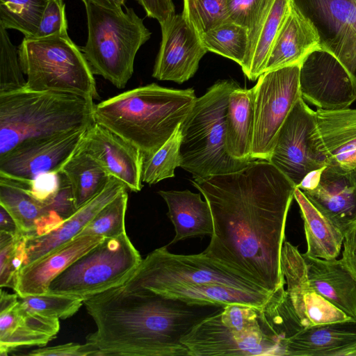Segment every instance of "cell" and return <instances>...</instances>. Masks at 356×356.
Here are the masks:
<instances>
[{
	"label": "cell",
	"instance_id": "6da1fadb",
	"mask_svg": "<svg viewBox=\"0 0 356 356\" xmlns=\"http://www.w3.org/2000/svg\"><path fill=\"white\" fill-rule=\"evenodd\" d=\"M208 202L213 232L202 254L270 293L286 281L281 254L296 186L266 160L228 174L193 178Z\"/></svg>",
	"mask_w": 356,
	"mask_h": 356
},
{
	"label": "cell",
	"instance_id": "7a4b0ae2",
	"mask_svg": "<svg viewBox=\"0 0 356 356\" xmlns=\"http://www.w3.org/2000/svg\"><path fill=\"white\" fill-rule=\"evenodd\" d=\"M83 305L97 327L86 337L92 356H189L183 337L224 308L120 286L84 300Z\"/></svg>",
	"mask_w": 356,
	"mask_h": 356
},
{
	"label": "cell",
	"instance_id": "3957f363",
	"mask_svg": "<svg viewBox=\"0 0 356 356\" xmlns=\"http://www.w3.org/2000/svg\"><path fill=\"white\" fill-rule=\"evenodd\" d=\"M196 99L193 88L173 89L152 83L95 104L94 118L136 147L144 159L168 140Z\"/></svg>",
	"mask_w": 356,
	"mask_h": 356
},
{
	"label": "cell",
	"instance_id": "277c9868",
	"mask_svg": "<svg viewBox=\"0 0 356 356\" xmlns=\"http://www.w3.org/2000/svg\"><path fill=\"white\" fill-rule=\"evenodd\" d=\"M95 105L89 97L26 87L0 93V157L26 141L88 129Z\"/></svg>",
	"mask_w": 356,
	"mask_h": 356
},
{
	"label": "cell",
	"instance_id": "5b68a950",
	"mask_svg": "<svg viewBox=\"0 0 356 356\" xmlns=\"http://www.w3.org/2000/svg\"><path fill=\"white\" fill-rule=\"evenodd\" d=\"M238 86L232 80L216 81L203 95L197 97L180 124V167L193 178L234 172L249 163L233 159L225 148L228 99Z\"/></svg>",
	"mask_w": 356,
	"mask_h": 356
},
{
	"label": "cell",
	"instance_id": "8992f818",
	"mask_svg": "<svg viewBox=\"0 0 356 356\" xmlns=\"http://www.w3.org/2000/svg\"><path fill=\"white\" fill-rule=\"evenodd\" d=\"M85 5L88 37L81 47L94 74L123 88L134 73L136 55L151 37L132 8L111 9L92 2Z\"/></svg>",
	"mask_w": 356,
	"mask_h": 356
},
{
	"label": "cell",
	"instance_id": "52a82bcc",
	"mask_svg": "<svg viewBox=\"0 0 356 356\" xmlns=\"http://www.w3.org/2000/svg\"><path fill=\"white\" fill-rule=\"evenodd\" d=\"M26 88L99 99L94 74L68 33L24 38L18 46Z\"/></svg>",
	"mask_w": 356,
	"mask_h": 356
},
{
	"label": "cell",
	"instance_id": "ba28073f",
	"mask_svg": "<svg viewBox=\"0 0 356 356\" xmlns=\"http://www.w3.org/2000/svg\"><path fill=\"white\" fill-rule=\"evenodd\" d=\"M142 260L126 232L105 238L58 275L47 293L84 300L124 284Z\"/></svg>",
	"mask_w": 356,
	"mask_h": 356
},
{
	"label": "cell",
	"instance_id": "9c48e42d",
	"mask_svg": "<svg viewBox=\"0 0 356 356\" xmlns=\"http://www.w3.org/2000/svg\"><path fill=\"white\" fill-rule=\"evenodd\" d=\"M188 284H220L248 292L272 294L225 269L202 252L175 254L168 250V245L149 253L120 286L129 291L157 293Z\"/></svg>",
	"mask_w": 356,
	"mask_h": 356
},
{
	"label": "cell",
	"instance_id": "30bf717a",
	"mask_svg": "<svg viewBox=\"0 0 356 356\" xmlns=\"http://www.w3.org/2000/svg\"><path fill=\"white\" fill-rule=\"evenodd\" d=\"M300 70L293 65L264 72L252 88L253 160H268L280 128L301 97Z\"/></svg>",
	"mask_w": 356,
	"mask_h": 356
},
{
	"label": "cell",
	"instance_id": "8fae6325",
	"mask_svg": "<svg viewBox=\"0 0 356 356\" xmlns=\"http://www.w3.org/2000/svg\"><path fill=\"white\" fill-rule=\"evenodd\" d=\"M291 1L314 25L320 38L321 48L333 55L354 80L356 69V10L354 0Z\"/></svg>",
	"mask_w": 356,
	"mask_h": 356
},
{
	"label": "cell",
	"instance_id": "7c38bea8",
	"mask_svg": "<svg viewBox=\"0 0 356 356\" xmlns=\"http://www.w3.org/2000/svg\"><path fill=\"white\" fill-rule=\"evenodd\" d=\"M314 127V111L300 97L280 128L268 160L296 187L325 167L312 147Z\"/></svg>",
	"mask_w": 356,
	"mask_h": 356
},
{
	"label": "cell",
	"instance_id": "4fadbf2b",
	"mask_svg": "<svg viewBox=\"0 0 356 356\" xmlns=\"http://www.w3.org/2000/svg\"><path fill=\"white\" fill-rule=\"evenodd\" d=\"M215 313L195 325L181 339L189 356L280 355V346L264 331H238L225 325Z\"/></svg>",
	"mask_w": 356,
	"mask_h": 356
},
{
	"label": "cell",
	"instance_id": "5bb4252c",
	"mask_svg": "<svg viewBox=\"0 0 356 356\" xmlns=\"http://www.w3.org/2000/svg\"><path fill=\"white\" fill-rule=\"evenodd\" d=\"M87 129L22 143L0 157V177L27 183L41 174L60 172L79 147Z\"/></svg>",
	"mask_w": 356,
	"mask_h": 356
},
{
	"label": "cell",
	"instance_id": "9a60e30c",
	"mask_svg": "<svg viewBox=\"0 0 356 356\" xmlns=\"http://www.w3.org/2000/svg\"><path fill=\"white\" fill-rule=\"evenodd\" d=\"M300 88L305 102L321 110L349 108L356 101V85L341 63L319 49L300 65Z\"/></svg>",
	"mask_w": 356,
	"mask_h": 356
},
{
	"label": "cell",
	"instance_id": "2e32d148",
	"mask_svg": "<svg viewBox=\"0 0 356 356\" xmlns=\"http://www.w3.org/2000/svg\"><path fill=\"white\" fill-rule=\"evenodd\" d=\"M297 188L344 235L356 224V169L326 165Z\"/></svg>",
	"mask_w": 356,
	"mask_h": 356
},
{
	"label": "cell",
	"instance_id": "e0dca14e",
	"mask_svg": "<svg viewBox=\"0 0 356 356\" xmlns=\"http://www.w3.org/2000/svg\"><path fill=\"white\" fill-rule=\"evenodd\" d=\"M160 26L162 38L152 76L181 84L194 76L208 51L181 14H175Z\"/></svg>",
	"mask_w": 356,
	"mask_h": 356
},
{
	"label": "cell",
	"instance_id": "ac0fdd59",
	"mask_svg": "<svg viewBox=\"0 0 356 356\" xmlns=\"http://www.w3.org/2000/svg\"><path fill=\"white\" fill-rule=\"evenodd\" d=\"M281 267L286 292L303 327L323 325L350 318L320 295L312 286L307 267L297 246L284 241Z\"/></svg>",
	"mask_w": 356,
	"mask_h": 356
},
{
	"label": "cell",
	"instance_id": "d6986e66",
	"mask_svg": "<svg viewBox=\"0 0 356 356\" xmlns=\"http://www.w3.org/2000/svg\"><path fill=\"white\" fill-rule=\"evenodd\" d=\"M311 142L325 166L356 169V108L314 111Z\"/></svg>",
	"mask_w": 356,
	"mask_h": 356
},
{
	"label": "cell",
	"instance_id": "ffe728a7",
	"mask_svg": "<svg viewBox=\"0 0 356 356\" xmlns=\"http://www.w3.org/2000/svg\"><path fill=\"white\" fill-rule=\"evenodd\" d=\"M81 146L127 189H142L143 156L136 147L96 122L86 130Z\"/></svg>",
	"mask_w": 356,
	"mask_h": 356
},
{
	"label": "cell",
	"instance_id": "44dd1931",
	"mask_svg": "<svg viewBox=\"0 0 356 356\" xmlns=\"http://www.w3.org/2000/svg\"><path fill=\"white\" fill-rule=\"evenodd\" d=\"M105 238L77 236L19 271L14 291L19 297L46 293L51 282L76 259Z\"/></svg>",
	"mask_w": 356,
	"mask_h": 356
},
{
	"label": "cell",
	"instance_id": "7402d4cb",
	"mask_svg": "<svg viewBox=\"0 0 356 356\" xmlns=\"http://www.w3.org/2000/svg\"><path fill=\"white\" fill-rule=\"evenodd\" d=\"M286 356H356V318L304 327L286 343Z\"/></svg>",
	"mask_w": 356,
	"mask_h": 356
},
{
	"label": "cell",
	"instance_id": "603a6c76",
	"mask_svg": "<svg viewBox=\"0 0 356 356\" xmlns=\"http://www.w3.org/2000/svg\"><path fill=\"white\" fill-rule=\"evenodd\" d=\"M319 49H322L320 38L314 25L291 1L290 9L273 43L264 72L300 66L310 54Z\"/></svg>",
	"mask_w": 356,
	"mask_h": 356
},
{
	"label": "cell",
	"instance_id": "cb8c5ba5",
	"mask_svg": "<svg viewBox=\"0 0 356 356\" xmlns=\"http://www.w3.org/2000/svg\"><path fill=\"white\" fill-rule=\"evenodd\" d=\"M125 189L127 188L122 183L112 177L99 194L77 209L57 229L40 236L27 238V259L24 266L77 236L99 211Z\"/></svg>",
	"mask_w": 356,
	"mask_h": 356
},
{
	"label": "cell",
	"instance_id": "d4e9b609",
	"mask_svg": "<svg viewBox=\"0 0 356 356\" xmlns=\"http://www.w3.org/2000/svg\"><path fill=\"white\" fill-rule=\"evenodd\" d=\"M59 330V319L31 313L18 300L12 308L0 312V355L20 348L44 346Z\"/></svg>",
	"mask_w": 356,
	"mask_h": 356
},
{
	"label": "cell",
	"instance_id": "484cf974",
	"mask_svg": "<svg viewBox=\"0 0 356 356\" xmlns=\"http://www.w3.org/2000/svg\"><path fill=\"white\" fill-rule=\"evenodd\" d=\"M0 205L9 212L20 232L27 238L47 234L63 222L49 204L36 200L23 186L1 177Z\"/></svg>",
	"mask_w": 356,
	"mask_h": 356
},
{
	"label": "cell",
	"instance_id": "4316f807",
	"mask_svg": "<svg viewBox=\"0 0 356 356\" xmlns=\"http://www.w3.org/2000/svg\"><path fill=\"white\" fill-rule=\"evenodd\" d=\"M302 255L313 288L350 318H356V279L341 259Z\"/></svg>",
	"mask_w": 356,
	"mask_h": 356
},
{
	"label": "cell",
	"instance_id": "83f0119b",
	"mask_svg": "<svg viewBox=\"0 0 356 356\" xmlns=\"http://www.w3.org/2000/svg\"><path fill=\"white\" fill-rule=\"evenodd\" d=\"M165 202L175 232L172 245L179 241L196 236H209L213 232L211 209L207 200H202L200 193L184 191H159Z\"/></svg>",
	"mask_w": 356,
	"mask_h": 356
},
{
	"label": "cell",
	"instance_id": "f1b7e54d",
	"mask_svg": "<svg viewBox=\"0 0 356 356\" xmlns=\"http://www.w3.org/2000/svg\"><path fill=\"white\" fill-rule=\"evenodd\" d=\"M254 127L252 88L239 86L229 94L225 120V148L233 159L241 161L252 158Z\"/></svg>",
	"mask_w": 356,
	"mask_h": 356
},
{
	"label": "cell",
	"instance_id": "f546056e",
	"mask_svg": "<svg viewBox=\"0 0 356 356\" xmlns=\"http://www.w3.org/2000/svg\"><path fill=\"white\" fill-rule=\"evenodd\" d=\"M303 220L307 241L306 254L323 259H337L345 235L323 215L298 188L294 191Z\"/></svg>",
	"mask_w": 356,
	"mask_h": 356
},
{
	"label": "cell",
	"instance_id": "4dcf8cb0",
	"mask_svg": "<svg viewBox=\"0 0 356 356\" xmlns=\"http://www.w3.org/2000/svg\"><path fill=\"white\" fill-rule=\"evenodd\" d=\"M156 294L179 300L189 305L225 307L240 304L262 308L271 294L248 292L220 284H188L161 291Z\"/></svg>",
	"mask_w": 356,
	"mask_h": 356
},
{
	"label": "cell",
	"instance_id": "1f68e13d",
	"mask_svg": "<svg viewBox=\"0 0 356 356\" xmlns=\"http://www.w3.org/2000/svg\"><path fill=\"white\" fill-rule=\"evenodd\" d=\"M60 172L70 186L76 209L99 194L112 178L81 145Z\"/></svg>",
	"mask_w": 356,
	"mask_h": 356
},
{
	"label": "cell",
	"instance_id": "d6a6232c",
	"mask_svg": "<svg viewBox=\"0 0 356 356\" xmlns=\"http://www.w3.org/2000/svg\"><path fill=\"white\" fill-rule=\"evenodd\" d=\"M208 51L232 60L242 67L249 44V30L232 21H227L200 35Z\"/></svg>",
	"mask_w": 356,
	"mask_h": 356
},
{
	"label": "cell",
	"instance_id": "836d02e7",
	"mask_svg": "<svg viewBox=\"0 0 356 356\" xmlns=\"http://www.w3.org/2000/svg\"><path fill=\"white\" fill-rule=\"evenodd\" d=\"M291 6L290 0H275L259 31L245 74L250 81H256L264 68L282 23Z\"/></svg>",
	"mask_w": 356,
	"mask_h": 356
},
{
	"label": "cell",
	"instance_id": "e575fe53",
	"mask_svg": "<svg viewBox=\"0 0 356 356\" xmlns=\"http://www.w3.org/2000/svg\"><path fill=\"white\" fill-rule=\"evenodd\" d=\"M49 0H0V26L35 38Z\"/></svg>",
	"mask_w": 356,
	"mask_h": 356
},
{
	"label": "cell",
	"instance_id": "d590c367",
	"mask_svg": "<svg viewBox=\"0 0 356 356\" xmlns=\"http://www.w3.org/2000/svg\"><path fill=\"white\" fill-rule=\"evenodd\" d=\"M275 0H227L229 19L249 30L247 56L241 69L245 75L261 26Z\"/></svg>",
	"mask_w": 356,
	"mask_h": 356
},
{
	"label": "cell",
	"instance_id": "8d00e7d4",
	"mask_svg": "<svg viewBox=\"0 0 356 356\" xmlns=\"http://www.w3.org/2000/svg\"><path fill=\"white\" fill-rule=\"evenodd\" d=\"M180 124L168 140L152 155L143 159L142 181L148 184H156L175 177V170L181 165Z\"/></svg>",
	"mask_w": 356,
	"mask_h": 356
},
{
	"label": "cell",
	"instance_id": "74e56055",
	"mask_svg": "<svg viewBox=\"0 0 356 356\" xmlns=\"http://www.w3.org/2000/svg\"><path fill=\"white\" fill-rule=\"evenodd\" d=\"M127 190L122 191L99 211L78 236L93 235L111 238L126 232L125 214L128 203Z\"/></svg>",
	"mask_w": 356,
	"mask_h": 356
},
{
	"label": "cell",
	"instance_id": "f35d334b",
	"mask_svg": "<svg viewBox=\"0 0 356 356\" xmlns=\"http://www.w3.org/2000/svg\"><path fill=\"white\" fill-rule=\"evenodd\" d=\"M181 15L200 36L231 21L227 0H183Z\"/></svg>",
	"mask_w": 356,
	"mask_h": 356
},
{
	"label": "cell",
	"instance_id": "ab89813d",
	"mask_svg": "<svg viewBox=\"0 0 356 356\" xmlns=\"http://www.w3.org/2000/svg\"><path fill=\"white\" fill-rule=\"evenodd\" d=\"M27 237L0 232V286L14 290L19 270L27 259Z\"/></svg>",
	"mask_w": 356,
	"mask_h": 356
},
{
	"label": "cell",
	"instance_id": "60d3db41",
	"mask_svg": "<svg viewBox=\"0 0 356 356\" xmlns=\"http://www.w3.org/2000/svg\"><path fill=\"white\" fill-rule=\"evenodd\" d=\"M19 300L31 313L58 319L73 316L83 304L81 298L49 293L19 297Z\"/></svg>",
	"mask_w": 356,
	"mask_h": 356
},
{
	"label": "cell",
	"instance_id": "b9f144b4",
	"mask_svg": "<svg viewBox=\"0 0 356 356\" xmlns=\"http://www.w3.org/2000/svg\"><path fill=\"white\" fill-rule=\"evenodd\" d=\"M18 47L11 42L7 29L0 26V93L26 86Z\"/></svg>",
	"mask_w": 356,
	"mask_h": 356
},
{
	"label": "cell",
	"instance_id": "7bdbcfd3",
	"mask_svg": "<svg viewBox=\"0 0 356 356\" xmlns=\"http://www.w3.org/2000/svg\"><path fill=\"white\" fill-rule=\"evenodd\" d=\"M67 20L63 0H49L35 38L67 33Z\"/></svg>",
	"mask_w": 356,
	"mask_h": 356
},
{
	"label": "cell",
	"instance_id": "ee69618b",
	"mask_svg": "<svg viewBox=\"0 0 356 356\" xmlns=\"http://www.w3.org/2000/svg\"><path fill=\"white\" fill-rule=\"evenodd\" d=\"M11 181L25 188L33 197L40 202L49 204L60 188L62 177L60 172H53L41 174L27 183Z\"/></svg>",
	"mask_w": 356,
	"mask_h": 356
},
{
	"label": "cell",
	"instance_id": "f6af8a7d",
	"mask_svg": "<svg viewBox=\"0 0 356 356\" xmlns=\"http://www.w3.org/2000/svg\"><path fill=\"white\" fill-rule=\"evenodd\" d=\"M31 356H89L92 351L86 344L67 343L54 346H48L34 349L28 353Z\"/></svg>",
	"mask_w": 356,
	"mask_h": 356
},
{
	"label": "cell",
	"instance_id": "bcb514c9",
	"mask_svg": "<svg viewBox=\"0 0 356 356\" xmlns=\"http://www.w3.org/2000/svg\"><path fill=\"white\" fill-rule=\"evenodd\" d=\"M147 17L156 19L159 24L175 15L172 0H137Z\"/></svg>",
	"mask_w": 356,
	"mask_h": 356
},
{
	"label": "cell",
	"instance_id": "7dc6e473",
	"mask_svg": "<svg viewBox=\"0 0 356 356\" xmlns=\"http://www.w3.org/2000/svg\"><path fill=\"white\" fill-rule=\"evenodd\" d=\"M343 247L341 260L356 279V224L346 234Z\"/></svg>",
	"mask_w": 356,
	"mask_h": 356
},
{
	"label": "cell",
	"instance_id": "c3c4849f",
	"mask_svg": "<svg viewBox=\"0 0 356 356\" xmlns=\"http://www.w3.org/2000/svg\"><path fill=\"white\" fill-rule=\"evenodd\" d=\"M0 232H4L13 236L23 235L15 220L9 212L0 205Z\"/></svg>",
	"mask_w": 356,
	"mask_h": 356
},
{
	"label": "cell",
	"instance_id": "681fc988",
	"mask_svg": "<svg viewBox=\"0 0 356 356\" xmlns=\"http://www.w3.org/2000/svg\"><path fill=\"white\" fill-rule=\"evenodd\" d=\"M19 296L15 293L10 294L1 288L0 293V312L6 311L14 307L18 302Z\"/></svg>",
	"mask_w": 356,
	"mask_h": 356
},
{
	"label": "cell",
	"instance_id": "f907efd6",
	"mask_svg": "<svg viewBox=\"0 0 356 356\" xmlns=\"http://www.w3.org/2000/svg\"><path fill=\"white\" fill-rule=\"evenodd\" d=\"M83 3L89 1L99 6L111 8L120 9L124 5L126 0H81Z\"/></svg>",
	"mask_w": 356,
	"mask_h": 356
},
{
	"label": "cell",
	"instance_id": "816d5d0a",
	"mask_svg": "<svg viewBox=\"0 0 356 356\" xmlns=\"http://www.w3.org/2000/svg\"><path fill=\"white\" fill-rule=\"evenodd\" d=\"M353 76H354V80H355V85H356V69L355 70Z\"/></svg>",
	"mask_w": 356,
	"mask_h": 356
},
{
	"label": "cell",
	"instance_id": "f5cc1de1",
	"mask_svg": "<svg viewBox=\"0 0 356 356\" xmlns=\"http://www.w3.org/2000/svg\"><path fill=\"white\" fill-rule=\"evenodd\" d=\"M354 1H355V10H356V0H354Z\"/></svg>",
	"mask_w": 356,
	"mask_h": 356
}]
</instances>
